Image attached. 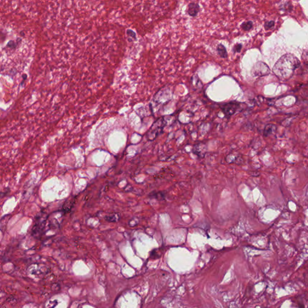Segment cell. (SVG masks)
<instances>
[{
  "instance_id": "1",
  "label": "cell",
  "mask_w": 308,
  "mask_h": 308,
  "mask_svg": "<svg viewBox=\"0 0 308 308\" xmlns=\"http://www.w3.org/2000/svg\"><path fill=\"white\" fill-rule=\"evenodd\" d=\"M300 66V61L292 54H287L281 57L273 68L274 73L282 80H287L292 76Z\"/></svg>"
},
{
  "instance_id": "2",
  "label": "cell",
  "mask_w": 308,
  "mask_h": 308,
  "mask_svg": "<svg viewBox=\"0 0 308 308\" xmlns=\"http://www.w3.org/2000/svg\"><path fill=\"white\" fill-rule=\"evenodd\" d=\"M166 125L164 118H160L153 123L148 133V137L150 140L155 139L160 134H161Z\"/></svg>"
},
{
  "instance_id": "3",
  "label": "cell",
  "mask_w": 308,
  "mask_h": 308,
  "mask_svg": "<svg viewBox=\"0 0 308 308\" xmlns=\"http://www.w3.org/2000/svg\"><path fill=\"white\" fill-rule=\"evenodd\" d=\"M241 103L237 101H230L223 104L221 107V110L226 117H230L235 114L241 107Z\"/></svg>"
},
{
  "instance_id": "4",
  "label": "cell",
  "mask_w": 308,
  "mask_h": 308,
  "mask_svg": "<svg viewBox=\"0 0 308 308\" xmlns=\"http://www.w3.org/2000/svg\"><path fill=\"white\" fill-rule=\"evenodd\" d=\"M270 70L268 66L263 62H258L253 66L252 69V74L253 76H262L270 73Z\"/></svg>"
},
{
  "instance_id": "5",
  "label": "cell",
  "mask_w": 308,
  "mask_h": 308,
  "mask_svg": "<svg viewBox=\"0 0 308 308\" xmlns=\"http://www.w3.org/2000/svg\"><path fill=\"white\" fill-rule=\"evenodd\" d=\"M200 11V6L198 4L195 3H191L188 4L187 8V14L189 16L195 17L197 16Z\"/></svg>"
},
{
  "instance_id": "6",
  "label": "cell",
  "mask_w": 308,
  "mask_h": 308,
  "mask_svg": "<svg viewBox=\"0 0 308 308\" xmlns=\"http://www.w3.org/2000/svg\"><path fill=\"white\" fill-rule=\"evenodd\" d=\"M217 52L219 54V56L223 58H226L227 57L228 54L227 53V50L225 48V46L222 44H219L217 46Z\"/></svg>"
},
{
  "instance_id": "7",
  "label": "cell",
  "mask_w": 308,
  "mask_h": 308,
  "mask_svg": "<svg viewBox=\"0 0 308 308\" xmlns=\"http://www.w3.org/2000/svg\"><path fill=\"white\" fill-rule=\"evenodd\" d=\"M276 126L272 124H269L267 125L265 129H264V135L265 136H268L269 135H271L272 133H273L276 130Z\"/></svg>"
},
{
  "instance_id": "8",
  "label": "cell",
  "mask_w": 308,
  "mask_h": 308,
  "mask_svg": "<svg viewBox=\"0 0 308 308\" xmlns=\"http://www.w3.org/2000/svg\"><path fill=\"white\" fill-rule=\"evenodd\" d=\"M241 27L244 31H249L253 27V22L250 21L243 22Z\"/></svg>"
},
{
  "instance_id": "9",
  "label": "cell",
  "mask_w": 308,
  "mask_h": 308,
  "mask_svg": "<svg viewBox=\"0 0 308 308\" xmlns=\"http://www.w3.org/2000/svg\"><path fill=\"white\" fill-rule=\"evenodd\" d=\"M242 44L241 43H237L234 45V46L233 47V51L234 53H240V51L242 49Z\"/></svg>"
},
{
  "instance_id": "10",
  "label": "cell",
  "mask_w": 308,
  "mask_h": 308,
  "mask_svg": "<svg viewBox=\"0 0 308 308\" xmlns=\"http://www.w3.org/2000/svg\"><path fill=\"white\" fill-rule=\"evenodd\" d=\"M274 22L273 21H268V22H267L265 24V29L266 30H269L270 29L272 28H273L274 27Z\"/></svg>"
},
{
  "instance_id": "11",
  "label": "cell",
  "mask_w": 308,
  "mask_h": 308,
  "mask_svg": "<svg viewBox=\"0 0 308 308\" xmlns=\"http://www.w3.org/2000/svg\"><path fill=\"white\" fill-rule=\"evenodd\" d=\"M127 34L130 36L131 38H134V40H136V35L135 33L131 30H127Z\"/></svg>"
}]
</instances>
